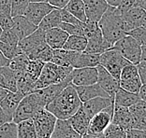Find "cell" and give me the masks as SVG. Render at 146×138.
Wrapping results in <instances>:
<instances>
[{"instance_id":"obj_1","label":"cell","mask_w":146,"mask_h":138,"mask_svg":"<svg viewBox=\"0 0 146 138\" xmlns=\"http://www.w3.org/2000/svg\"><path fill=\"white\" fill-rule=\"evenodd\" d=\"M82 104L75 88L70 84L47 104L45 109L57 120H68L80 109Z\"/></svg>"},{"instance_id":"obj_2","label":"cell","mask_w":146,"mask_h":138,"mask_svg":"<svg viewBox=\"0 0 146 138\" xmlns=\"http://www.w3.org/2000/svg\"><path fill=\"white\" fill-rule=\"evenodd\" d=\"M98 25L103 38L112 47L116 42L127 35L125 32L122 12L118 8H112L109 6L107 11L98 22Z\"/></svg>"},{"instance_id":"obj_3","label":"cell","mask_w":146,"mask_h":138,"mask_svg":"<svg viewBox=\"0 0 146 138\" xmlns=\"http://www.w3.org/2000/svg\"><path fill=\"white\" fill-rule=\"evenodd\" d=\"M72 70V67H62L52 63H46L34 85V91L42 90L51 85L62 83L69 78Z\"/></svg>"},{"instance_id":"obj_4","label":"cell","mask_w":146,"mask_h":138,"mask_svg":"<svg viewBox=\"0 0 146 138\" xmlns=\"http://www.w3.org/2000/svg\"><path fill=\"white\" fill-rule=\"evenodd\" d=\"M42 108L44 107H43L38 97L36 96L35 93L26 95L23 98V100L20 102L18 107L16 108L12 118V122L18 124L22 121L32 120L35 114Z\"/></svg>"},{"instance_id":"obj_5","label":"cell","mask_w":146,"mask_h":138,"mask_svg":"<svg viewBox=\"0 0 146 138\" xmlns=\"http://www.w3.org/2000/svg\"><path fill=\"white\" fill-rule=\"evenodd\" d=\"M128 64H130V63L125 60L120 52L114 49H111L105 51L99 58V65L106 69L117 80L120 78L122 69Z\"/></svg>"},{"instance_id":"obj_6","label":"cell","mask_w":146,"mask_h":138,"mask_svg":"<svg viewBox=\"0 0 146 138\" xmlns=\"http://www.w3.org/2000/svg\"><path fill=\"white\" fill-rule=\"evenodd\" d=\"M112 49L118 51L129 63L138 65L141 60V46L130 35H125L113 45Z\"/></svg>"},{"instance_id":"obj_7","label":"cell","mask_w":146,"mask_h":138,"mask_svg":"<svg viewBox=\"0 0 146 138\" xmlns=\"http://www.w3.org/2000/svg\"><path fill=\"white\" fill-rule=\"evenodd\" d=\"M38 138H51L57 119L45 108L38 110L32 118Z\"/></svg>"},{"instance_id":"obj_8","label":"cell","mask_w":146,"mask_h":138,"mask_svg":"<svg viewBox=\"0 0 146 138\" xmlns=\"http://www.w3.org/2000/svg\"><path fill=\"white\" fill-rule=\"evenodd\" d=\"M120 88L128 93L139 94L142 86L141 78L139 77L137 66L134 64H128L122 69L119 78Z\"/></svg>"},{"instance_id":"obj_9","label":"cell","mask_w":146,"mask_h":138,"mask_svg":"<svg viewBox=\"0 0 146 138\" xmlns=\"http://www.w3.org/2000/svg\"><path fill=\"white\" fill-rule=\"evenodd\" d=\"M70 80L72 86L77 87L97 84L98 69L97 67L73 69L70 74Z\"/></svg>"},{"instance_id":"obj_10","label":"cell","mask_w":146,"mask_h":138,"mask_svg":"<svg viewBox=\"0 0 146 138\" xmlns=\"http://www.w3.org/2000/svg\"><path fill=\"white\" fill-rule=\"evenodd\" d=\"M114 104L111 106L105 108L97 115H95L90 120L88 131L89 133H103L108 126L111 123L112 115H113Z\"/></svg>"},{"instance_id":"obj_11","label":"cell","mask_w":146,"mask_h":138,"mask_svg":"<svg viewBox=\"0 0 146 138\" xmlns=\"http://www.w3.org/2000/svg\"><path fill=\"white\" fill-rule=\"evenodd\" d=\"M54 8L48 3H29L24 16L33 24L38 27L43 18Z\"/></svg>"},{"instance_id":"obj_12","label":"cell","mask_w":146,"mask_h":138,"mask_svg":"<svg viewBox=\"0 0 146 138\" xmlns=\"http://www.w3.org/2000/svg\"><path fill=\"white\" fill-rule=\"evenodd\" d=\"M85 7L86 22H98L100 21L102 16L105 14L109 8V5L105 0H87L84 2Z\"/></svg>"},{"instance_id":"obj_13","label":"cell","mask_w":146,"mask_h":138,"mask_svg":"<svg viewBox=\"0 0 146 138\" xmlns=\"http://www.w3.org/2000/svg\"><path fill=\"white\" fill-rule=\"evenodd\" d=\"M146 15V11L138 7H133L129 11L122 13L124 28L127 35L134 29L141 26V22Z\"/></svg>"},{"instance_id":"obj_14","label":"cell","mask_w":146,"mask_h":138,"mask_svg":"<svg viewBox=\"0 0 146 138\" xmlns=\"http://www.w3.org/2000/svg\"><path fill=\"white\" fill-rule=\"evenodd\" d=\"M98 69V82L97 83L100 86V88L106 91L110 97L113 98L116 91L120 88L119 80H115L109 72L104 69L100 65L97 66Z\"/></svg>"},{"instance_id":"obj_15","label":"cell","mask_w":146,"mask_h":138,"mask_svg":"<svg viewBox=\"0 0 146 138\" xmlns=\"http://www.w3.org/2000/svg\"><path fill=\"white\" fill-rule=\"evenodd\" d=\"M70 84H71V80H70V76H69V78L68 80L63 81L62 83L51 85V86L42 89V90L36 91L34 93L36 94V96L38 97V99L40 101L43 107L45 108L47 104L51 103L65 88H67L68 85H70Z\"/></svg>"},{"instance_id":"obj_16","label":"cell","mask_w":146,"mask_h":138,"mask_svg":"<svg viewBox=\"0 0 146 138\" xmlns=\"http://www.w3.org/2000/svg\"><path fill=\"white\" fill-rule=\"evenodd\" d=\"M44 43H46L45 32L42 31L41 29L38 28L33 34L28 35L27 37L20 40L18 43V47L22 51L23 53L27 55L31 51H34L35 49Z\"/></svg>"},{"instance_id":"obj_17","label":"cell","mask_w":146,"mask_h":138,"mask_svg":"<svg viewBox=\"0 0 146 138\" xmlns=\"http://www.w3.org/2000/svg\"><path fill=\"white\" fill-rule=\"evenodd\" d=\"M111 123L122 128L124 131L134 129V120L131 113L127 107L116 106L113 107V115H112Z\"/></svg>"},{"instance_id":"obj_18","label":"cell","mask_w":146,"mask_h":138,"mask_svg":"<svg viewBox=\"0 0 146 138\" xmlns=\"http://www.w3.org/2000/svg\"><path fill=\"white\" fill-rule=\"evenodd\" d=\"M113 104H114V100L111 97L110 98L98 97L84 103L82 104V108L84 109V113L87 115L89 119L91 120L95 115H97L100 111L111 106Z\"/></svg>"},{"instance_id":"obj_19","label":"cell","mask_w":146,"mask_h":138,"mask_svg":"<svg viewBox=\"0 0 146 138\" xmlns=\"http://www.w3.org/2000/svg\"><path fill=\"white\" fill-rule=\"evenodd\" d=\"M73 87L75 88L80 100H81L82 104L98 97L110 98L109 94L102 90L98 83L94 85H90V86H82V87L73 86Z\"/></svg>"},{"instance_id":"obj_20","label":"cell","mask_w":146,"mask_h":138,"mask_svg":"<svg viewBox=\"0 0 146 138\" xmlns=\"http://www.w3.org/2000/svg\"><path fill=\"white\" fill-rule=\"evenodd\" d=\"M13 19V27L12 30L14 31L16 35L19 38V41L22 40L28 35L33 34L38 27L29 22L25 16H19V17L12 18Z\"/></svg>"},{"instance_id":"obj_21","label":"cell","mask_w":146,"mask_h":138,"mask_svg":"<svg viewBox=\"0 0 146 138\" xmlns=\"http://www.w3.org/2000/svg\"><path fill=\"white\" fill-rule=\"evenodd\" d=\"M68 37V34L59 27L50 29L45 32V41L52 50L63 49Z\"/></svg>"},{"instance_id":"obj_22","label":"cell","mask_w":146,"mask_h":138,"mask_svg":"<svg viewBox=\"0 0 146 138\" xmlns=\"http://www.w3.org/2000/svg\"><path fill=\"white\" fill-rule=\"evenodd\" d=\"M112 49V46L103 38L101 32L87 39V46L84 52L90 54L101 55L105 51Z\"/></svg>"},{"instance_id":"obj_23","label":"cell","mask_w":146,"mask_h":138,"mask_svg":"<svg viewBox=\"0 0 146 138\" xmlns=\"http://www.w3.org/2000/svg\"><path fill=\"white\" fill-rule=\"evenodd\" d=\"M128 109L134 120V129L146 131V104L140 100Z\"/></svg>"},{"instance_id":"obj_24","label":"cell","mask_w":146,"mask_h":138,"mask_svg":"<svg viewBox=\"0 0 146 138\" xmlns=\"http://www.w3.org/2000/svg\"><path fill=\"white\" fill-rule=\"evenodd\" d=\"M70 123L73 130L77 133L79 135H84L85 133H87L89 123H90V119L88 116L84 113V109L82 106L80 107V109L76 112L69 120H68Z\"/></svg>"},{"instance_id":"obj_25","label":"cell","mask_w":146,"mask_h":138,"mask_svg":"<svg viewBox=\"0 0 146 138\" xmlns=\"http://www.w3.org/2000/svg\"><path fill=\"white\" fill-rule=\"evenodd\" d=\"M24 97L25 95L19 91H16V93L9 91L4 99L0 102V107L12 120L16 108L18 107L20 102L23 100Z\"/></svg>"},{"instance_id":"obj_26","label":"cell","mask_w":146,"mask_h":138,"mask_svg":"<svg viewBox=\"0 0 146 138\" xmlns=\"http://www.w3.org/2000/svg\"><path fill=\"white\" fill-rule=\"evenodd\" d=\"M99 58L100 55L90 54L85 52H77L74 58L71 67L73 69L97 67L99 65Z\"/></svg>"},{"instance_id":"obj_27","label":"cell","mask_w":146,"mask_h":138,"mask_svg":"<svg viewBox=\"0 0 146 138\" xmlns=\"http://www.w3.org/2000/svg\"><path fill=\"white\" fill-rule=\"evenodd\" d=\"M76 54L77 51H70L64 49L54 50L51 63L62 67H71Z\"/></svg>"},{"instance_id":"obj_28","label":"cell","mask_w":146,"mask_h":138,"mask_svg":"<svg viewBox=\"0 0 146 138\" xmlns=\"http://www.w3.org/2000/svg\"><path fill=\"white\" fill-rule=\"evenodd\" d=\"M82 136L73 130L68 120H57L51 138H81Z\"/></svg>"},{"instance_id":"obj_29","label":"cell","mask_w":146,"mask_h":138,"mask_svg":"<svg viewBox=\"0 0 146 138\" xmlns=\"http://www.w3.org/2000/svg\"><path fill=\"white\" fill-rule=\"evenodd\" d=\"M0 87L11 93L17 91L15 74L9 66L0 67Z\"/></svg>"},{"instance_id":"obj_30","label":"cell","mask_w":146,"mask_h":138,"mask_svg":"<svg viewBox=\"0 0 146 138\" xmlns=\"http://www.w3.org/2000/svg\"><path fill=\"white\" fill-rule=\"evenodd\" d=\"M114 104L116 106H120L124 107H130L136 103H138L141 100L139 94L131 93L128 91L123 90V89L119 88L118 91H116L113 97Z\"/></svg>"},{"instance_id":"obj_31","label":"cell","mask_w":146,"mask_h":138,"mask_svg":"<svg viewBox=\"0 0 146 138\" xmlns=\"http://www.w3.org/2000/svg\"><path fill=\"white\" fill-rule=\"evenodd\" d=\"M52 51H54V50H52L47 45V43H44L35 49L34 51H31L30 53H28L26 56L31 61H38L42 62L44 64L51 63L52 58Z\"/></svg>"},{"instance_id":"obj_32","label":"cell","mask_w":146,"mask_h":138,"mask_svg":"<svg viewBox=\"0 0 146 138\" xmlns=\"http://www.w3.org/2000/svg\"><path fill=\"white\" fill-rule=\"evenodd\" d=\"M61 16H60V9H54L52 11L45 16L40 24H38V28L42 31H48L50 29L58 28L61 24Z\"/></svg>"},{"instance_id":"obj_33","label":"cell","mask_w":146,"mask_h":138,"mask_svg":"<svg viewBox=\"0 0 146 138\" xmlns=\"http://www.w3.org/2000/svg\"><path fill=\"white\" fill-rule=\"evenodd\" d=\"M87 46V39L84 35H69L63 49L70 51L84 52Z\"/></svg>"},{"instance_id":"obj_34","label":"cell","mask_w":146,"mask_h":138,"mask_svg":"<svg viewBox=\"0 0 146 138\" xmlns=\"http://www.w3.org/2000/svg\"><path fill=\"white\" fill-rule=\"evenodd\" d=\"M66 11H68L70 14H72L76 19L80 22H86V15H85V7L84 3L82 0H70L68 4L66 6Z\"/></svg>"},{"instance_id":"obj_35","label":"cell","mask_w":146,"mask_h":138,"mask_svg":"<svg viewBox=\"0 0 146 138\" xmlns=\"http://www.w3.org/2000/svg\"><path fill=\"white\" fill-rule=\"evenodd\" d=\"M17 138H38L32 120L22 121L17 124Z\"/></svg>"},{"instance_id":"obj_36","label":"cell","mask_w":146,"mask_h":138,"mask_svg":"<svg viewBox=\"0 0 146 138\" xmlns=\"http://www.w3.org/2000/svg\"><path fill=\"white\" fill-rule=\"evenodd\" d=\"M29 61L30 60H29L28 57L25 53H20L9 61V67L14 73H16V72H24L25 71Z\"/></svg>"},{"instance_id":"obj_37","label":"cell","mask_w":146,"mask_h":138,"mask_svg":"<svg viewBox=\"0 0 146 138\" xmlns=\"http://www.w3.org/2000/svg\"><path fill=\"white\" fill-rule=\"evenodd\" d=\"M44 63L38 61H29V63L27 64L25 69V73L26 75L30 78V80L36 82L38 80V78H39V75L41 73V70L43 66H44Z\"/></svg>"},{"instance_id":"obj_38","label":"cell","mask_w":146,"mask_h":138,"mask_svg":"<svg viewBox=\"0 0 146 138\" xmlns=\"http://www.w3.org/2000/svg\"><path fill=\"white\" fill-rule=\"evenodd\" d=\"M11 15L12 18L24 16L25 12L27 9L29 1L28 0H11Z\"/></svg>"},{"instance_id":"obj_39","label":"cell","mask_w":146,"mask_h":138,"mask_svg":"<svg viewBox=\"0 0 146 138\" xmlns=\"http://www.w3.org/2000/svg\"><path fill=\"white\" fill-rule=\"evenodd\" d=\"M0 138H17V124L9 122L0 126Z\"/></svg>"},{"instance_id":"obj_40","label":"cell","mask_w":146,"mask_h":138,"mask_svg":"<svg viewBox=\"0 0 146 138\" xmlns=\"http://www.w3.org/2000/svg\"><path fill=\"white\" fill-rule=\"evenodd\" d=\"M0 51L4 56L9 59V61L15 56H17L18 54L23 53L22 51L20 50L18 46H11L8 44H5L3 42H0Z\"/></svg>"},{"instance_id":"obj_41","label":"cell","mask_w":146,"mask_h":138,"mask_svg":"<svg viewBox=\"0 0 146 138\" xmlns=\"http://www.w3.org/2000/svg\"><path fill=\"white\" fill-rule=\"evenodd\" d=\"M104 138H125V131L119 126L111 123L103 133Z\"/></svg>"},{"instance_id":"obj_42","label":"cell","mask_w":146,"mask_h":138,"mask_svg":"<svg viewBox=\"0 0 146 138\" xmlns=\"http://www.w3.org/2000/svg\"><path fill=\"white\" fill-rule=\"evenodd\" d=\"M0 42H3V43L11 46H18L19 38L16 35L14 31L12 29H9V30H6L2 32L1 37H0Z\"/></svg>"},{"instance_id":"obj_43","label":"cell","mask_w":146,"mask_h":138,"mask_svg":"<svg viewBox=\"0 0 146 138\" xmlns=\"http://www.w3.org/2000/svg\"><path fill=\"white\" fill-rule=\"evenodd\" d=\"M82 25H73V24H65V22H61L59 28H61L62 30H64L67 34H68V35H84V28H82Z\"/></svg>"},{"instance_id":"obj_44","label":"cell","mask_w":146,"mask_h":138,"mask_svg":"<svg viewBox=\"0 0 146 138\" xmlns=\"http://www.w3.org/2000/svg\"><path fill=\"white\" fill-rule=\"evenodd\" d=\"M127 35H130L131 37H133L141 46L146 44V30L141 26L129 32Z\"/></svg>"},{"instance_id":"obj_45","label":"cell","mask_w":146,"mask_h":138,"mask_svg":"<svg viewBox=\"0 0 146 138\" xmlns=\"http://www.w3.org/2000/svg\"><path fill=\"white\" fill-rule=\"evenodd\" d=\"M60 16H61V21L62 22L73 25H82L84 22H80L78 19H76L72 14H70L68 11H66L65 9H60Z\"/></svg>"},{"instance_id":"obj_46","label":"cell","mask_w":146,"mask_h":138,"mask_svg":"<svg viewBox=\"0 0 146 138\" xmlns=\"http://www.w3.org/2000/svg\"><path fill=\"white\" fill-rule=\"evenodd\" d=\"M0 27L3 31L9 30L13 27V19L11 15H7L0 11Z\"/></svg>"},{"instance_id":"obj_47","label":"cell","mask_w":146,"mask_h":138,"mask_svg":"<svg viewBox=\"0 0 146 138\" xmlns=\"http://www.w3.org/2000/svg\"><path fill=\"white\" fill-rule=\"evenodd\" d=\"M125 138H146V131L131 129L125 132Z\"/></svg>"},{"instance_id":"obj_48","label":"cell","mask_w":146,"mask_h":138,"mask_svg":"<svg viewBox=\"0 0 146 138\" xmlns=\"http://www.w3.org/2000/svg\"><path fill=\"white\" fill-rule=\"evenodd\" d=\"M136 1H137V0H122L120 5L118 7V9L122 13L127 11L130 9L133 8V7H135Z\"/></svg>"},{"instance_id":"obj_49","label":"cell","mask_w":146,"mask_h":138,"mask_svg":"<svg viewBox=\"0 0 146 138\" xmlns=\"http://www.w3.org/2000/svg\"><path fill=\"white\" fill-rule=\"evenodd\" d=\"M138 69V73H139V77L141 78V84L142 85H146V63L143 62H141L138 65H136Z\"/></svg>"},{"instance_id":"obj_50","label":"cell","mask_w":146,"mask_h":138,"mask_svg":"<svg viewBox=\"0 0 146 138\" xmlns=\"http://www.w3.org/2000/svg\"><path fill=\"white\" fill-rule=\"evenodd\" d=\"M70 0H47V3L50 4L54 9H63L66 8V6L68 4Z\"/></svg>"},{"instance_id":"obj_51","label":"cell","mask_w":146,"mask_h":138,"mask_svg":"<svg viewBox=\"0 0 146 138\" xmlns=\"http://www.w3.org/2000/svg\"><path fill=\"white\" fill-rule=\"evenodd\" d=\"M0 11L5 13L7 15H11V0H0Z\"/></svg>"},{"instance_id":"obj_52","label":"cell","mask_w":146,"mask_h":138,"mask_svg":"<svg viewBox=\"0 0 146 138\" xmlns=\"http://www.w3.org/2000/svg\"><path fill=\"white\" fill-rule=\"evenodd\" d=\"M9 122H12V120L2 110V108L0 107V126L4 125V124L9 123Z\"/></svg>"},{"instance_id":"obj_53","label":"cell","mask_w":146,"mask_h":138,"mask_svg":"<svg viewBox=\"0 0 146 138\" xmlns=\"http://www.w3.org/2000/svg\"><path fill=\"white\" fill-rule=\"evenodd\" d=\"M9 60L7 59L4 55L1 53V51H0V67L9 66Z\"/></svg>"},{"instance_id":"obj_54","label":"cell","mask_w":146,"mask_h":138,"mask_svg":"<svg viewBox=\"0 0 146 138\" xmlns=\"http://www.w3.org/2000/svg\"><path fill=\"white\" fill-rule=\"evenodd\" d=\"M139 96H140L141 100H142L146 104V85H142L140 93H139Z\"/></svg>"},{"instance_id":"obj_55","label":"cell","mask_w":146,"mask_h":138,"mask_svg":"<svg viewBox=\"0 0 146 138\" xmlns=\"http://www.w3.org/2000/svg\"><path fill=\"white\" fill-rule=\"evenodd\" d=\"M81 138H104L103 133H85Z\"/></svg>"},{"instance_id":"obj_56","label":"cell","mask_w":146,"mask_h":138,"mask_svg":"<svg viewBox=\"0 0 146 138\" xmlns=\"http://www.w3.org/2000/svg\"><path fill=\"white\" fill-rule=\"evenodd\" d=\"M105 1L110 7H112V8H118L122 0H105Z\"/></svg>"},{"instance_id":"obj_57","label":"cell","mask_w":146,"mask_h":138,"mask_svg":"<svg viewBox=\"0 0 146 138\" xmlns=\"http://www.w3.org/2000/svg\"><path fill=\"white\" fill-rule=\"evenodd\" d=\"M135 7H138V8H140L146 11V0H137Z\"/></svg>"},{"instance_id":"obj_58","label":"cell","mask_w":146,"mask_h":138,"mask_svg":"<svg viewBox=\"0 0 146 138\" xmlns=\"http://www.w3.org/2000/svg\"><path fill=\"white\" fill-rule=\"evenodd\" d=\"M141 62L146 63V44L141 46Z\"/></svg>"},{"instance_id":"obj_59","label":"cell","mask_w":146,"mask_h":138,"mask_svg":"<svg viewBox=\"0 0 146 138\" xmlns=\"http://www.w3.org/2000/svg\"><path fill=\"white\" fill-rule=\"evenodd\" d=\"M9 93V91H7V90H5V89H2L1 87H0V102L4 99Z\"/></svg>"},{"instance_id":"obj_60","label":"cell","mask_w":146,"mask_h":138,"mask_svg":"<svg viewBox=\"0 0 146 138\" xmlns=\"http://www.w3.org/2000/svg\"><path fill=\"white\" fill-rule=\"evenodd\" d=\"M29 3H47V0H28Z\"/></svg>"},{"instance_id":"obj_61","label":"cell","mask_w":146,"mask_h":138,"mask_svg":"<svg viewBox=\"0 0 146 138\" xmlns=\"http://www.w3.org/2000/svg\"><path fill=\"white\" fill-rule=\"evenodd\" d=\"M141 27H143L146 30V15H145V17L143 19V21H142V22H141Z\"/></svg>"},{"instance_id":"obj_62","label":"cell","mask_w":146,"mask_h":138,"mask_svg":"<svg viewBox=\"0 0 146 138\" xmlns=\"http://www.w3.org/2000/svg\"><path fill=\"white\" fill-rule=\"evenodd\" d=\"M2 32H3V30L1 29V27H0V37H1V34H2Z\"/></svg>"},{"instance_id":"obj_63","label":"cell","mask_w":146,"mask_h":138,"mask_svg":"<svg viewBox=\"0 0 146 138\" xmlns=\"http://www.w3.org/2000/svg\"><path fill=\"white\" fill-rule=\"evenodd\" d=\"M82 2H85V1H87V0H82Z\"/></svg>"}]
</instances>
